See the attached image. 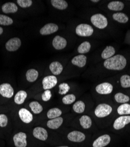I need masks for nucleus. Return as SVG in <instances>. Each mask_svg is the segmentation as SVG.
I'll return each mask as SVG.
<instances>
[{
    "instance_id": "3",
    "label": "nucleus",
    "mask_w": 130,
    "mask_h": 147,
    "mask_svg": "<svg viewBox=\"0 0 130 147\" xmlns=\"http://www.w3.org/2000/svg\"><path fill=\"white\" fill-rule=\"evenodd\" d=\"M90 20L93 25L99 29H104L107 27L108 25L107 18L101 14H96L92 16Z\"/></svg>"
},
{
    "instance_id": "33",
    "label": "nucleus",
    "mask_w": 130,
    "mask_h": 147,
    "mask_svg": "<svg viewBox=\"0 0 130 147\" xmlns=\"http://www.w3.org/2000/svg\"><path fill=\"white\" fill-rule=\"evenodd\" d=\"M85 104L82 101H77L73 105V111L78 114H81L85 110Z\"/></svg>"
},
{
    "instance_id": "16",
    "label": "nucleus",
    "mask_w": 130,
    "mask_h": 147,
    "mask_svg": "<svg viewBox=\"0 0 130 147\" xmlns=\"http://www.w3.org/2000/svg\"><path fill=\"white\" fill-rule=\"evenodd\" d=\"M52 45L55 49L57 50H61L64 49L67 45V41L65 38L59 35L55 36L53 41Z\"/></svg>"
},
{
    "instance_id": "27",
    "label": "nucleus",
    "mask_w": 130,
    "mask_h": 147,
    "mask_svg": "<svg viewBox=\"0 0 130 147\" xmlns=\"http://www.w3.org/2000/svg\"><path fill=\"white\" fill-rule=\"evenodd\" d=\"M62 112L61 110L58 108H53L50 109L47 113V117L49 119H53L61 116Z\"/></svg>"
},
{
    "instance_id": "25",
    "label": "nucleus",
    "mask_w": 130,
    "mask_h": 147,
    "mask_svg": "<svg viewBox=\"0 0 130 147\" xmlns=\"http://www.w3.org/2000/svg\"><path fill=\"white\" fill-rule=\"evenodd\" d=\"M51 2L52 5L57 9L64 10L68 7L67 3L65 0H52Z\"/></svg>"
},
{
    "instance_id": "6",
    "label": "nucleus",
    "mask_w": 130,
    "mask_h": 147,
    "mask_svg": "<svg viewBox=\"0 0 130 147\" xmlns=\"http://www.w3.org/2000/svg\"><path fill=\"white\" fill-rule=\"evenodd\" d=\"M130 123V115H121L114 122L113 128L116 130H120Z\"/></svg>"
},
{
    "instance_id": "40",
    "label": "nucleus",
    "mask_w": 130,
    "mask_h": 147,
    "mask_svg": "<svg viewBox=\"0 0 130 147\" xmlns=\"http://www.w3.org/2000/svg\"><path fill=\"white\" fill-rule=\"evenodd\" d=\"M8 117L5 114H0V127H5L8 124Z\"/></svg>"
},
{
    "instance_id": "9",
    "label": "nucleus",
    "mask_w": 130,
    "mask_h": 147,
    "mask_svg": "<svg viewBox=\"0 0 130 147\" xmlns=\"http://www.w3.org/2000/svg\"><path fill=\"white\" fill-rule=\"evenodd\" d=\"M113 90V85L109 82H103L96 87V92L101 95H108L112 92Z\"/></svg>"
},
{
    "instance_id": "32",
    "label": "nucleus",
    "mask_w": 130,
    "mask_h": 147,
    "mask_svg": "<svg viewBox=\"0 0 130 147\" xmlns=\"http://www.w3.org/2000/svg\"><path fill=\"white\" fill-rule=\"evenodd\" d=\"M91 49V44L88 41L82 42L77 48V51L79 54H86L90 51Z\"/></svg>"
},
{
    "instance_id": "15",
    "label": "nucleus",
    "mask_w": 130,
    "mask_h": 147,
    "mask_svg": "<svg viewBox=\"0 0 130 147\" xmlns=\"http://www.w3.org/2000/svg\"><path fill=\"white\" fill-rule=\"evenodd\" d=\"M59 27L54 23H48L45 25L41 30L40 34L42 35H48L57 31Z\"/></svg>"
},
{
    "instance_id": "36",
    "label": "nucleus",
    "mask_w": 130,
    "mask_h": 147,
    "mask_svg": "<svg viewBox=\"0 0 130 147\" xmlns=\"http://www.w3.org/2000/svg\"><path fill=\"white\" fill-rule=\"evenodd\" d=\"M120 83L123 88H127L130 87V76L128 75H123L120 78Z\"/></svg>"
},
{
    "instance_id": "37",
    "label": "nucleus",
    "mask_w": 130,
    "mask_h": 147,
    "mask_svg": "<svg viewBox=\"0 0 130 147\" xmlns=\"http://www.w3.org/2000/svg\"><path fill=\"white\" fill-rule=\"evenodd\" d=\"M70 88L68 84L63 82L59 85V94L61 95H66L70 90Z\"/></svg>"
},
{
    "instance_id": "1",
    "label": "nucleus",
    "mask_w": 130,
    "mask_h": 147,
    "mask_svg": "<svg viewBox=\"0 0 130 147\" xmlns=\"http://www.w3.org/2000/svg\"><path fill=\"white\" fill-rule=\"evenodd\" d=\"M127 65V59L122 55L118 54L105 59L104 66L105 68L110 70L120 71L123 69Z\"/></svg>"
},
{
    "instance_id": "38",
    "label": "nucleus",
    "mask_w": 130,
    "mask_h": 147,
    "mask_svg": "<svg viewBox=\"0 0 130 147\" xmlns=\"http://www.w3.org/2000/svg\"><path fill=\"white\" fill-rule=\"evenodd\" d=\"M17 2L18 5L23 8H29L32 5V0H17Z\"/></svg>"
},
{
    "instance_id": "35",
    "label": "nucleus",
    "mask_w": 130,
    "mask_h": 147,
    "mask_svg": "<svg viewBox=\"0 0 130 147\" xmlns=\"http://www.w3.org/2000/svg\"><path fill=\"white\" fill-rule=\"evenodd\" d=\"M76 101V96L73 94H67L64 96L62 98V102L65 105H70L75 102Z\"/></svg>"
},
{
    "instance_id": "14",
    "label": "nucleus",
    "mask_w": 130,
    "mask_h": 147,
    "mask_svg": "<svg viewBox=\"0 0 130 147\" xmlns=\"http://www.w3.org/2000/svg\"><path fill=\"white\" fill-rule=\"evenodd\" d=\"M18 115L21 120L25 124H29L33 120V115L26 108H21L18 111Z\"/></svg>"
},
{
    "instance_id": "10",
    "label": "nucleus",
    "mask_w": 130,
    "mask_h": 147,
    "mask_svg": "<svg viewBox=\"0 0 130 147\" xmlns=\"http://www.w3.org/2000/svg\"><path fill=\"white\" fill-rule=\"evenodd\" d=\"M57 83V79L54 76H49L43 78L42 87L45 90H49L55 87Z\"/></svg>"
},
{
    "instance_id": "39",
    "label": "nucleus",
    "mask_w": 130,
    "mask_h": 147,
    "mask_svg": "<svg viewBox=\"0 0 130 147\" xmlns=\"http://www.w3.org/2000/svg\"><path fill=\"white\" fill-rule=\"evenodd\" d=\"M52 97V93L50 90H45L44 92L42 94V100L45 101H48Z\"/></svg>"
},
{
    "instance_id": "22",
    "label": "nucleus",
    "mask_w": 130,
    "mask_h": 147,
    "mask_svg": "<svg viewBox=\"0 0 130 147\" xmlns=\"http://www.w3.org/2000/svg\"><path fill=\"white\" fill-rule=\"evenodd\" d=\"M80 124L84 129H89L92 125V120L91 118L86 115H84L80 117Z\"/></svg>"
},
{
    "instance_id": "5",
    "label": "nucleus",
    "mask_w": 130,
    "mask_h": 147,
    "mask_svg": "<svg viewBox=\"0 0 130 147\" xmlns=\"http://www.w3.org/2000/svg\"><path fill=\"white\" fill-rule=\"evenodd\" d=\"M27 136L25 132H19L14 135L13 141L15 147H27Z\"/></svg>"
},
{
    "instance_id": "24",
    "label": "nucleus",
    "mask_w": 130,
    "mask_h": 147,
    "mask_svg": "<svg viewBox=\"0 0 130 147\" xmlns=\"http://www.w3.org/2000/svg\"><path fill=\"white\" fill-rule=\"evenodd\" d=\"M115 53V48L112 46L106 47L101 53V57L103 59H107L114 55Z\"/></svg>"
},
{
    "instance_id": "19",
    "label": "nucleus",
    "mask_w": 130,
    "mask_h": 147,
    "mask_svg": "<svg viewBox=\"0 0 130 147\" xmlns=\"http://www.w3.org/2000/svg\"><path fill=\"white\" fill-rule=\"evenodd\" d=\"M2 11L5 14H13L15 13L18 11V8L17 5L14 3H7L3 5L1 7Z\"/></svg>"
},
{
    "instance_id": "29",
    "label": "nucleus",
    "mask_w": 130,
    "mask_h": 147,
    "mask_svg": "<svg viewBox=\"0 0 130 147\" xmlns=\"http://www.w3.org/2000/svg\"><path fill=\"white\" fill-rule=\"evenodd\" d=\"M32 111V112L35 114H38L42 112L43 111V107L42 106L36 101H32L29 103V105Z\"/></svg>"
},
{
    "instance_id": "18",
    "label": "nucleus",
    "mask_w": 130,
    "mask_h": 147,
    "mask_svg": "<svg viewBox=\"0 0 130 147\" xmlns=\"http://www.w3.org/2000/svg\"><path fill=\"white\" fill-rule=\"evenodd\" d=\"M63 119L59 117L56 118L51 119L47 122V127L52 129H56L59 128L63 124Z\"/></svg>"
},
{
    "instance_id": "21",
    "label": "nucleus",
    "mask_w": 130,
    "mask_h": 147,
    "mask_svg": "<svg viewBox=\"0 0 130 147\" xmlns=\"http://www.w3.org/2000/svg\"><path fill=\"white\" fill-rule=\"evenodd\" d=\"M28 94L26 91L23 90H21L18 91L14 96V102L18 104L21 105L25 102Z\"/></svg>"
},
{
    "instance_id": "34",
    "label": "nucleus",
    "mask_w": 130,
    "mask_h": 147,
    "mask_svg": "<svg viewBox=\"0 0 130 147\" xmlns=\"http://www.w3.org/2000/svg\"><path fill=\"white\" fill-rule=\"evenodd\" d=\"M13 22L14 21L11 17L5 15L0 14V25L8 26L13 24Z\"/></svg>"
},
{
    "instance_id": "13",
    "label": "nucleus",
    "mask_w": 130,
    "mask_h": 147,
    "mask_svg": "<svg viewBox=\"0 0 130 147\" xmlns=\"http://www.w3.org/2000/svg\"><path fill=\"white\" fill-rule=\"evenodd\" d=\"M33 136L39 140L45 141L48 137V134L46 129L41 127H35L33 130Z\"/></svg>"
},
{
    "instance_id": "7",
    "label": "nucleus",
    "mask_w": 130,
    "mask_h": 147,
    "mask_svg": "<svg viewBox=\"0 0 130 147\" xmlns=\"http://www.w3.org/2000/svg\"><path fill=\"white\" fill-rule=\"evenodd\" d=\"M111 137L109 134H104L94 140L92 144L93 147H105L111 142Z\"/></svg>"
},
{
    "instance_id": "4",
    "label": "nucleus",
    "mask_w": 130,
    "mask_h": 147,
    "mask_svg": "<svg viewBox=\"0 0 130 147\" xmlns=\"http://www.w3.org/2000/svg\"><path fill=\"white\" fill-rule=\"evenodd\" d=\"M94 32L93 27L86 24H81L76 28V33L80 36H90Z\"/></svg>"
},
{
    "instance_id": "2",
    "label": "nucleus",
    "mask_w": 130,
    "mask_h": 147,
    "mask_svg": "<svg viewBox=\"0 0 130 147\" xmlns=\"http://www.w3.org/2000/svg\"><path fill=\"white\" fill-rule=\"evenodd\" d=\"M112 111L113 108L110 105L103 103L96 107L94 110V114L98 118H104L109 116Z\"/></svg>"
},
{
    "instance_id": "28",
    "label": "nucleus",
    "mask_w": 130,
    "mask_h": 147,
    "mask_svg": "<svg viewBox=\"0 0 130 147\" xmlns=\"http://www.w3.org/2000/svg\"><path fill=\"white\" fill-rule=\"evenodd\" d=\"M114 99L115 101L118 103L121 104H125L129 101L130 98L129 97L121 92H118L115 94Z\"/></svg>"
},
{
    "instance_id": "8",
    "label": "nucleus",
    "mask_w": 130,
    "mask_h": 147,
    "mask_svg": "<svg viewBox=\"0 0 130 147\" xmlns=\"http://www.w3.org/2000/svg\"><path fill=\"white\" fill-rule=\"evenodd\" d=\"M14 90L9 83H3L0 85V95L7 98H11L13 96Z\"/></svg>"
},
{
    "instance_id": "42",
    "label": "nucleus",
    "mask_w": 130,
    "mask_h": 147,
    "mask_svg": "<svg viewBox=\"0 0 130 147\" xmlns=\"http://www.w3.org/2000/svg\"><path fill=\"white\" fill-rule=\"evenodd\" d=\"M91 1L93 2V3H98V2H99V0H91Z\"/></svg>"
},
{
    "instance_id": "41",
    "label": "nucleus",
    "mask_w": 130,
    "mask_h": 147,
    "mask_svg": "<svg viewBox=\"0 0 130 147\" xmlns=\"http://www.w3.org/2000/svg\"><path fill=\"white\" fill-rule=\"evenodd\" d=\"M3 28L1 27H0V35H1L3 33Z\"/></svg>"
},
{
    "instance_id": "31",
    "label": "nucleus",
    "mask_w": 130,
    "mask_h": 147,
    "mask_svg": "<svg viewBox=\"0 0 130 147\" xmlns=\"http://www.w3.org/2000/svg\"><path fill=\"white\" fill-rule=\"evenodd\" d=\"M113 18L115 21L123 24H125L128 21V16L123 13H116L113 14Z\"/></svg>"
},
{
    "instance_id": "26",
    "label": "nucleus",
    "mask_w": 130,
    "mask_h": 147,
    "mask_svg": "<svg viewBox=\"0 0 130 147\" xmlns=\"http://www.w3.org/2000/svg\"><path fill=\"white\" fill-rule=\"evenodd\" d=\"M107 7L111 11H121L124 8V4L121 1H112L109 3Z\"/></svg>"
},
{
    "instance_id": "20",
    "label": "nucleus",
    "mask_w": 130,
    "mask_h": 147,
    "mask_svg": "<svg viewBox=\"0 0 130 147\" xmlns=\"http://www.w3.org/2000/svg\"><path fill=\"white\" fill-rule=\"evenodd\" d=\"M49 69L51 72L55 76H58L62 73L63 67V65L57 61L52 62L49 65Z\"/></svg>"
},
{
    "instance_id": "43",
    "label": "nucleus",
    "mask_w": 130,
    "mask_h": 147,
    "mask_svg": "<svg viewBox=\"0 0 130 147\" xmlns=\"http://www.w3.org/2000/svg\"><path fill=\"white\" fill-rule=\"evenodd\" d=\"M56 147H69L68 146H56Z\"/></svg>"
},
{
    "instance_id": "11",
    "label": "nucleus",
    "mask_w": 130,
    "mask_h": 147,
    "mask_svg": "<svg viewBox=\"0 0 130 147\" xmlns=\"http://www.w3.org/2000/svg\"><path fill=\"white\" fill-rule=\"evenodd\" d=\"M21 45V41L19 38L14 37L9 39L5 44L6 50L9 52L17 51Z\"/></svg>"
},
{
    "instance_id": "30",
    "label": "nucleus",
    "mask_w": 130,
    "mask_h": 147,
    "mask_svg": "<svg viewBox=\"0 0 130 147\" xmlns=\"http://www.w3.org/2000/svg\"><path fill=\"white\" fill-rule=\"evenodd\" d=\"M117 113L120 115L130 114V104L125 103L120 105L117 108Z\"/></svg>"
},
{
    "instance_id": "12",
    "label": "nucleus",
    "mask_w": 130,
    "mask_h": 147,
    "mask_svg": "<svg viewBox=\"0 0 130 147\" xmlns=\"http://www.w3.org/2000/svg\"><path fill=\"white\" fill-rule=\"evenodd\" d=\"M67 139L73 142H81L86 139V136L84 133L79 131H73L67 135Z\"/></svg>"
},
{
    "instance_id": "17",
    "label": "nucleus",
    "mask_w": 130,
    "mask_h": 147,
    "mask_svg": "<svg viewBox=\"0 0 130 147\" xmlns=\"http://www.w3.org/2000/svg\"><path fill=\"white\" fill-rule=\"evenodd\" d=\"M87 62V57L83 54L78 55L73 57L72 59V63L73 65H76L78 67H84Z\"/></svg>"
},
{
    "instance_id": "23",
    "label": "nucleus",
    "mask_w": 130,
    "mask_h": 147,
    "mask_svg": "<svg viewBox=\"0 0 130 147\" xmlns=\"http://www.w3.org/2000/svg\"><path fill=\"white\" fill-rule=\"evenodd\" d=\"M39 76V72L35 69H29L26 73V78L29 82H33L36 81Z\"/></svg>"
}]
</instances>
